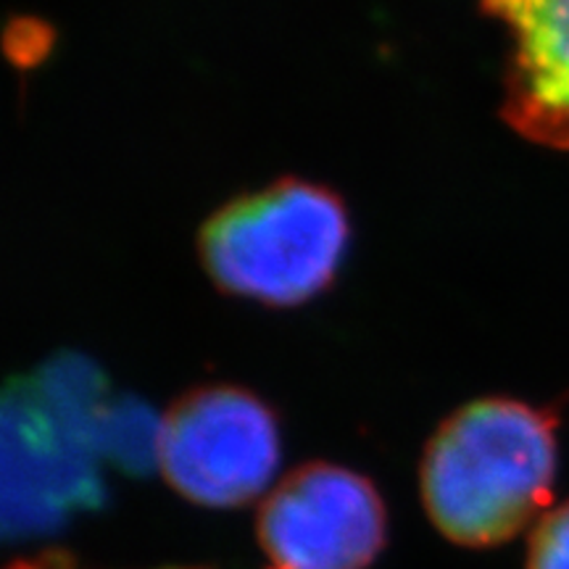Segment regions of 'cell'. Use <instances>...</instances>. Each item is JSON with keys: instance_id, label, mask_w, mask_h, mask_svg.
Segmentation results:
<instances>
[{"instance_id": "1", "label": "cell", "mask_w": 569, "mask_h": 569, "mask_svg": "<svg viewBox=\"0 0 569 569\" xmlns=\"http://www.w3.org/2000/svg\"><path fill=\"white\" fill-rule=\"evenodd\" d=\"M422 501L448 540L507 543L549 515L557 480V417L515 398L453 411L425 448Z\"/></svg>"}, {"instance_id": "2", "label": "cell", "mask_w": 569, "mask_h": 569, "mask_svg": "<svg viewBox=\"0 0 569 569\" xmlns=\"http://www.w3.org/2000/svg\"><path fill=\"white\" fill-rule=\"evenodd\" d=\"M348 213L336 193L280 180L222 206L203 224L206 272L227 293L298 306L322 293L348 248Z\"/></svg>"}, {"instance_id": "3", "label": "cell", "mask_w": 569, "mask_h": 569, "mask_svg": "<svg viewBox=\"0 0 569 569\" xmlns=\"http://www.w3.org/2000/svg\"><path fill=\"white\" fill-rule=\"evenodd\" d=\"M109 403L88 361L61 359L6 396V517L21 528L101 498L98 427Z\"/></svg>"}, {"instance_id": "4", "label": "cell", "mask_w": 569, "mask_h": 569, "mask_svg": "<svg viewBox=\"0 0 569 569\" xmlns=\"http://www.w3.org/2000/svg\"><path fill=\"white\" fill-rule=\"evenodd\" d=\"M277 465V422L248 390H193L161 419L159 469L177 493L198 507H243L264 493Z\"/></svg>"}, {"instance_id": "5", "label": "cell", "mask_w": 569, "mask_h": 569, "mask_svg": "<svg viewBox=\"0 0 569 569\" xmlns=\"http://www.w3.org/2000/svg\"><path fill=\"white\" fill-rule=\"evenodd\" d=\"M386 532V503L372 482L336 465L290 472L256 522L269 569H367Z\"/></svg>"}, {"instance_id": "6", "label": "cell", "mask_w": 569, "mask_h": 569, "mask_svg": "<svg viewBox=\"0 0 569 569\" xmlns=\"http://www.w3.org/2000/svg\"><path fill=\"white\" fill-rule=\"evenodd\" d=\"M509 32L503 117L540 146L569 151V0H480Z\"/></svg>"}, {"instance_id": "7", "label": "cell", "mask_w": 569, "mask_h": 569, "mask_svg": "<svg viewBox=\"0 0 569 569\" xmlns=\"http://www.w3.org/2000/svg\"><path fill=\"white\" fill-rule=\"evenodd\" d=\"M161 419L140 403H109L98 427L101 453L132 472H146L148 467H159Z\"/></svg>"}, {"instance_id": "8", "label": "cell", "mask_w": 569, "mask_h": 569, "mask_svg": "<svg viewBox=\"0 0 569 569\" xmlns=\"http://www.w3.org/2000/svg\"><path fill=\"white\" fill-rule=\"evenodd\" d=\"M528 569H569V501L551 509L530 536Z\"/></svg>"}, {"instance_id": "9", "label": "cell", "mask_w": 569, "mask_h": 569, "mask_svg": "<svg viewBox=\"0 0 569 569\" xmlns=\"http://www.w3.org/2000/svg\"><path fill=\"white\" fill-rule=\"evenodd\" d=\"M9 569H71L67 559L59 557H46V559H32V561H17Z\"/></svg>"}]
</instances>
